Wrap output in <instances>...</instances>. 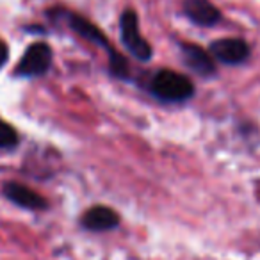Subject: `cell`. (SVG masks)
I'll return each instance as SVG.
<instances>
[{
    "instance_id": "6da1fadb",
    "label": "cell",
    "mask_w": 260,
    "mask_h": 260,
    "mask_svg": "<svg viewBox=\"0 0 260 260\" xmlns=\"http://www.w3.org/2000/svg\"><path fill=\"white\" fill-rule=\"evenodd\" d=\"M150 89L162 102H185L194 94V86L185 75L171 70H160L152 79Z\"/></svg>"
},
{
    "instance_id": "7a4b0ae2",
    "label": "cell",
    "mask_w": 260,
    "mask_h": 260,
    "mask_svg": "<svg viewBox=\"0 0 260 260\" xmlns=\"http://www.w3.org/2000/svg\"><path fill=\"white\" fill-rule=\"evenodd\" d=\"M119 30H121V41L126 47V50L139 61H150L152 57V47L148 41L139 34L138 15L134 9L123 11L121 20H119Z\"/></svg>"
},
{
    "instance_id": "3957f363",
    "label": "cell",
    "mask_w": 260,
    "mask_h": 260,
    "mask_svg": "<svg viewBox=\"0 0 260 260\" xmlns=\"http://www.w3.org/2000/svg\"><path fill=\"white\" fill-rule=\"evenodd\" d=\"M52 64V48L47 43H34L27 48L16 66V75L40 77L48 72Z\"/></svg>"
},
{
    "instance_id": "277c9868",
    "label": "cell",
    "mask_w": 260,
    "mask_h": 260,
    "mask_svg": "<svg viewBox=\"0 0 260 260\" xmlns=\"http://www.w3.org/2000/svg\"><path fill=\"white\" fill-rule=\"evenodd\" d=\"M210 54L216 61L223 64H241L248 59L249 47L246 41L237 40V38H224L210 45Z\"/></svg>"
},
{
    "instance_id": "5b68a950",
    "label": "cell",
    "mask_w": 260,
    "mask_h": 260,
    "mask_svg": "<svg viewBox=\"0 0 260 260\" xmlns=\"http://www.w3.org/2000/svg\"><path fill=\"white\" fill-rule=\"evenodd\" d=\"M184 13L192 23L212 27L221 20V13L209 0H184Z\"/></svg>"
},
{
    "instance_id": "8992f818",
    "label": "cell",
    "mask_w": 260,
    "mask_h": 260,
    "mask_svg": "<svg viewBox=\"0 0 260 260\" xmlns=\"http://www.w3.org/2000/svg\"><path fill=\"white\" fill-rule=\"evenodd\" d=\"M4 196L9 202L16 203V205L23 207L29 210H40L47 207V202L41 194H38L36 191H32L30 187H25L22 184L16 182H8L4 185Z\"/></svg>"
},
{
    "instance_id": "52a82bcc",
    "label": "cell",
    "mask_w": 260,
    "mask_h": 260,
    "mask_svg": "<svg viewBox=\"0 0 260 260\" xmlns=\"http://www.w3.org/2000/svg\"><path fill=\"white\" fill-rule=\"evenodd\" d=\"M182 55H184L185 64L198 75L210 77L216 73V64H214L212 55L207 54L203 48L196 47V45H184L182 47Z\"/></svg>"
},
{
    "instance_id": "ba28073f",
    "label": "cell",
    "mask_w": 260,
    "mask_h": 260,
    "mask_svg": "<svg viewBox=\"0 0 260 260\" xmlns=\"http://www.w3.org/2000/svg\"><path fill=\"white\" fill-rule=\"evenodd\" d=\"M82 224L87 230L93 232H105V230H112L119 224V217L109 207H93L89 209L82 217Z\"/></svg>"
},
{
    "instance_id": "9c48e42d",
    "label": "cell",
    "mask_w": 260,
    "mask_h": 260,
    "mask_svg": "<svg viewBox=\"0 0 260 260\" xmlns=\"http://www.w3.org/2000/svg\"><path fill=\"white\" fill-rule=\"evenodd\" d=\"M68 22L72 23L73 30H75L77 34H80L82 38H86L87 41H93V43L104 47L105 50L109 52V55H111L112 52H116L114 48L109 47V41H107V38L104 36V32H102L98 27H94L91 22H87V20L80 18V16H75V15H68Z\"/></svg>"
},
{
    "instance_id": "30bf717a",
    "label": "cell",
    "mask_w": 260,
    "mask_h": 260,
    "mask_svg": "<svg viewBox=\"0 0 260 260\" xmlns=\"http://www.w3.org/2000/svg\"><path fill=\"white\" fill-rule=\"evenodd\" d=\"M18 143V134L11 125L0 119V148H13Z\"/></svg>"
},
{
    "instance_id": "8fae6325",
    "label": "cell",
    "mask_w": 260,
    "mask_h": 260,
    "mask_svg": "<svg viewBox=\"0 0 260 260\" xmlns=\"http://www.w3.org/2000/svg\"><path fill=\"white\" fill-rule=\"evenodd\" d=\"M8 59H9V48H8V45H6L4 41L0 40V70L6 66Z\"/></svg>"
}]
</instances>
